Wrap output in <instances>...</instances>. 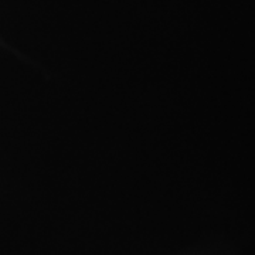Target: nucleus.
Returning <instances> with one entry per match:
<instances>
[]
</instances>
